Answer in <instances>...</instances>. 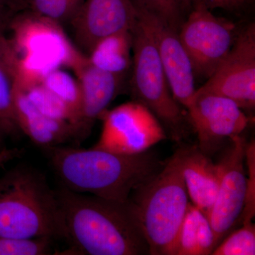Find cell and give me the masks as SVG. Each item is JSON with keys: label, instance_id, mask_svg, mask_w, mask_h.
I'll list each match as a JSON object with an SVG mask.
<instances>
[{"label": "cell", "instance_id": "cell-20", "mask_svg": "<svg viewBox=\"0 0 255 255\" xmlns=\"http://www.w3.org/2000/svg\"><path fill=\"white\" fill-rule=\"evenodd\" d=\"M21 88L30 102L43 115L58 120L66 121L73 125L75 121L73 112L65 102L43 86L41 82Z\"/></svg>", "mask_w": 255, "mask_h": 255}, {"label": "cell", "instance_id": "cell-4", "mask_svg": "<svg viewBox=\"0 0 255 255\" xmlns=\"http://www.w3.org/2000/svg\"><path fill=\"white\" fill-rule=\"evenodd\" d=\"M182 148L148 181L134 190L132 203L151 255H174L187 212L188 193L182 174Z\"/></svg>", "mask_w": 255, "mask_h": 255}, {"label": "cell", "instance_id": "cell-17", "mask_svg": "<svg viewBox=\"0 0 255 255\" xmlns=\"http://www.w3.org/2000/svg\"><path fill=\"white\" fill-rule=\"evenodd\" d=\"M217 246L209 218L192 203L188 204L174 255H209Z\"/></svg>", "mask_w": 255, "mask_h": 255}, {"label": "cell", "instance_id": "cell-25", "mask_svg": "<svg viewBox=\"0 0 255 255\" xmlns=\"http://www.w3.org/2000/svg\"><path fill=\"white\" fill-rule=\"evenodd\" d=\"M248 167H249L250 175L248 178V191L246 204L242 212L241 218L243 223L253 221L255 214V144H250L247 147L246 155Z\"/></svg>", "mask_w": 255, "mask_h": 255}, {"label": "cell", "instance_id": "cell-24", "mask_svg": "<svg viewBox=\"0 0 255 255\" xmlns=\"http://www.w3.org/2000/svg\"><path fill=\"white\" fill-rule=\"evenodd\" d=\"M136 7L143 8L158 16L164 22L179 31L184 21L183 14L177 0H131Z\"/></svg>", "mask_w": 255, "mask_h": 255}, {"label": "cell", "instance_id": "cell-6", "mask_svg": "<svg viewBox=\"0 0 255 255\" xmlns=\"http://www.w3.org/2000/svg\"><path fill=\"white\" fill-rule=\"evenodd\" d=\"M238 33L232 21L215 16L202 3L193 2L178 34L194 76L208 80L229 53Z\"/></svg>", "mask_w": 255, "mask_h": 255}, {"label": "cell", "instance_id": "cell-19", "mask_svg": "<svg viewBox=\"0 0 255 255\" xmlns=\"http://www.w3.org/2000/svg\"><path fill=\"white\" fill-rule=\"evenodd\" d=\"M41 83L65 102L73 112L74 128L81 108V90L78 80L67 72L56 68L47 73L42 79Z\"/></svg>", "mask_w": 255, "mask_h": 255}, {"label": "cell", "instance_id": "cell-10", "mask_svg": "<svg viewBox=\"0 0 255 255\" xmlns=\"http://www.w3.org/2000/svg\"><path fill=\"white\" fill-rule=\"evenodd\" d=\"M231 141L232 145L220 161L222 178L216 200L208 214L217 246L241 218L248 191L244 167L248 143L241 135L233 137Z\"/></svg>", "mask_w": 255, "mask_h": 255}, {"label": "cell", "instance_id": "cell-14", "mask_svg": "<svg viewBox=\"0 0 255 255\" xmlns=\"http://www.w3.org/2000/svg\"><path fill=\"white\" fill-rule=\"evenodd\" d=\"M14 105L20 130L36 145L46 150L74 140L73 126L66 121L50 118L41 114L30 102L17 82L14 90Z\"/></svg>", "mask_w": 255, "mask_h": 255}, {"label": "cell", "instance_id": "cell-23", "mask_svg": "<svg viewBox=\"0 0 255 255\" xmlns=\"http://www.w3.org/2000/svg\"><path fill=\"white\" fill-rule=\"evenodd\" d=\"M53 240L17 239L0 235V255H46L53 253Z\"/></svg>", "mask_w": 255, "mask_h": 255}, {"label": "cell", "instance_id": "cell-8", "mask_svg": "<svg viewBox=\"0 0 255 255\" xmlns=\"http://www.w3.org/2000/svg\"><path fill=\"white\" fill-rule=\"evenodd\" d=\"M226 97L242 110L255 107V25L238 33L227 56L206 83L196 90Z\"/></svg>", "mask_w": 255, "mask_h": 255}, {"label": "cell", "instance_id": "cell-3", "mask_svg": "<svg viewBox=\"0 0 255 255\" xmlns=\"http://www.w3.org/2000/svg\"><path fill=\"white\" fill-rule=\"evenodd\" d=\"M0 235L17 239L64 238L56 191L37 169L18 165L0 177Z\"/></svg>", "mask_w": 255, "mask_h": 255}, {"label": "cell", "instance_id": "cell-22", "mask_svg": "<svg viewBox=\"0 0 255 255\" xmlns=\"http://www.w3.org/2000/svg\"><path fill=\"white\" fill-rule=\"evenodd\" d=\"M224 239L215 248L211 255H255V228L253 221L243 223L240 229Z\"/></svg>", "mask_w": 255, "mask_h": 255}, {"label": "cell", "instance_id": "cell-29", "mask_svg": "<svg viewBox=\"0 0 255 255\" xmlns=\"http://www.w3.org/2000/svg\"><path fill=\"white\" fill-rule=\"evenodd\" d=\"M178 4L180 6L183 14L190 11L192 8L193 0H177Z\"/></svg>", "mask_w": 255, "mask_h": 255}, {"label": "cell", "instance_id": "cell-12", "mask_svg": "<svg viewBox=\"0 0 255 255\" xmlns=\"http://www.w3.org/2000/svg\"><path fill=\"white\" fill-rule=\"evenodd\" d=\"M137 16L150 31L174 98L187 108L196 92L194 69L178 31L143 8Z\"/></svg>", "mask_w": 255, "mask_h": 255}, {"label": "cell", "instance_id": "cell-21", "mask_svg": "<svg viewBox=\"0 0 255 255\" xmlns=\"http://www.w3.org/2000/svg\"><path fill=\"white\" fill-rule=\"evenodd\" d=\"M85 0H24L28 9L57 24L69 23Z\"/></svg>", "mask_w": 255, "mask_h": 255}, {"label": "cell", "instance_id": "cell-7", "mask_svg": "<svg viewBox=\"0 0 255 255\" xmlns=\"http://www.w3.org/2000/svg\"><path fill=\"white\" fill-rule=\"evenodd\" d=\"M100 119L103 127L95 147L114 153H142L167 137L158 119L135 100L106 111Z\"/></svg>", "mask_w": 255, "mask_h": 255}, {"label": "cell", "instance_id": "cell-5", "mask_svg": "<svg viewBox=\"0 0 255 255\" xmlns=\"http://www.w3.org/2000/svg\"><path fill=\"white\" fill-rule=\"evenodd\" d=\"M131 33L130 87L135 101L158 119L174 140H182L187 134V119L169 88L150 31L137 18Z\"/></svg>", "mask_w": 255, "mask_h": 255}, {"label": "cell", "instance_id": "cell-2", "mask_svg": "<svg viewBox=\"0 0 255 255\" xmlns=\"http://www.w3.org/2000/svg\"><path fill=\"white\" fill-rule=\"evenodd\" d=\"M46 150L63 187L121 202L128 200L132 192L155 176L164 164L148 150L122 155L95 147L61 145Z\"/></svg>", "mask_w": 255, "mask_h": 255}, {"label": "cell", "instance_id": "cell-18", "mask_svg": "<svg viewBox=\"0 0 255 255\" xmlns=\"http://www.w3.org/2000/svg\"><path fill=\"white\" fill-rule=\"evenodd\" d=\"M132 50L131 31L122 32L97 43L87 58L97 68L123 78L131 68Z\"/></svg>", "mask_w": 255, "mask_h": 255}, {"label": "cell", "instance_id": "cell-30", "mask_svg": "<svg viewBox=\"0 0 255 255\" xmlns=\"http://www.w3.org/2000/svg\"><path fill=\"white\" fill-rule=\"evenodd\" d=\"M5 135L1 130V127H0V150H2L4 148V139Z\"/></svg>", "mask_w": 255, "mask_h": 255}, {"label": "cell", "instance_id": "cell-15", "mask_svg": "<svg viewBox=\"0 0 255 255\" xmlns=\"http://www.w3.org/2000/svg\"><path fill=\"white\" fill-rule=\"evenodd\" d=\"M182 150V174L188 196L208 216L219 191L222 164L213 162L196 146Z\"/></svg>", "mask_w": 255, "mask_h": 255}, {"label": "cell", "instance_id": "cell-26", "mask_svg": "<svg viewBox=\"0 0 255 255\" xmlns=\"http://www.w3.org/2000/svg\"><path fill=\"white\" fill-rule=\"evenodd\" d=\"M26 9L24 0H0V31H7L14 16Z\"/></svg>", "mask_w": 255, "mask_h": 255}, {"label": "cell", "instance_id": "cell-1", "mask_svg": "<svg viewBox=\"0 0 255 255\" xmlns=\"http://www.w3.org/2000/svg\"><path fill=\"white\" fill-rule=\"evenodd\" d=\"M64 238L76 255H150L130 199L124 202L57 189Z\"/></svg>", "mask_w": 255, "mask_h": 255}, {"label": "cell", "instance_id": "cell-13", "mask_svg": "<svg viewBox=\"0 0 255 255\" xmlns=\"http://www.w3.org/2000/svg\"><path fill=\"white\" fill-rule=\"evenodd\" d=\"M69 66L75 70L81 90V108L74 125L73 141L79 145L89 137L96 121L118 95L123 78L97 68L80 51Z\"/></svg>", "mask_w": 255, "mask_h": 255}, {"label": "cell", "instance_id": "cell-9", "mask_svg": "<svg viewBox=\"0 0 255 255\" xmlns=\"http://www.w3.org/2000/svg\"><path fill=\"white\" fill-rule=\"evenodd\" d=\"M187 110L199 139L198 147L208 156L219 150L226 139L241 135L249 124L236 102L219 95L196 91Z\"/></svg>", "mask_w": 255, "mask_h": 255}, {"label": "cell", "instance_id": "cell-16", "mask_svg": "<svg viewBox=\"0 0 255 255\" xmlns=\"http://www.w3.org/2000/svg\"><path fill=\"white\" fill-rule=\"evenodd\" d=\"M20 73V56L6 32L0 31V127L5 136L20 133L14 105V90Z\"/></svg>", "mask_w": 255, "mask_h": 255}, {"label": "cell", "instance_id": "cell-27", "mask_svg": "<svg viewBox=\"0 0 255 255\" xmlns=\"http://www.w3.org/2000/svg\"><path fill=\"white\" fill-rule=\"evenodd\" d=\"M201 2L212 11L221 9L226 11H239L246 7L251 0H193V2Z\"/></svg>", "mask_w": 255, "mask_h": 255}, {"label": "cell", "instance_id": "cell-11", "mask_svg": "<svg viewBox=\"0 0 255 255\" xmlns=\"http://www.w3.org/2000/svg\"><path fill=\"white\" fill-rule=\"evenodd\" d=\"M137 21L131 0H85L69 23L79 51L87 56L104 38L132 31Z\"/></svg>", "mask_w": 255, "mask_h": 255}, {"label": "cell", "instance_id": "cell-28", "mask_svg": "<svg viewBox=\"0 0 255 255\" xmlns=\"http://www.w3.org/2000/svg\"><path fill=\"white\" fill-rule=\"evenodd\" d=\"M22 153V150L16 148H6L4 147L0 150V167L7 163L9 161L17 158Z\"/></svg>", "mask_w": 255, "mask_h": 255}]
</instances>
